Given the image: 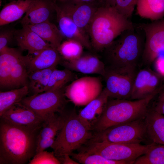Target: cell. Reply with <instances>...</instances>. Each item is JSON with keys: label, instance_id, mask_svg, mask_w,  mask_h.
Returning a JSON list of instances; mask_svg holds the SVG:
<instances>
[{"label": "cell", "instance_id": "f546056e", "mask_svg": "<svg viewBox=\"0 0 164 164\" xmlns=\"http://www.w3.org/2000/svg\"><path fill=\"white\" fill-rule=\"evenodd\" d=\"M76 74L73 71L65 68L60 70L55 69L51 73L45 91L60 89L75 80Z\"/></svg>", "mask_w": 164, "mask_h": 164}, {"label": "cell", "instance_id": "8d00e7d4", "mask_svg": "<svg viewBox=\"0 0 164 164\" xmlns=\"http://www.w3.org/2000/svg\"><path fill=\"white\" fill-rule=\"evenodd\" d=\"M55 138H45L37 139L36 154L44 151L47 148L51 147Z\"/></svg>", "mask_w": 164, "mask_h": 164}, {"label": "cell", "instance_id": "7c38bea8", "mask_svg": "<svg viewBox=\"0 0 164 164\" xmlns=\"http://www.w3.org/2000/svg\"><path fill=\"white\" fill-rule=\"evenodd\" d=\"M164 77L149 67L139 69L136 75L130 100L145 98L159 93L164 87Z\"/></svg>", "mask_w": 164, "mask_h": 164}, {"label": "cell", "instance_id": "8992f818", "mask_svg": "<svg viewBox=\"0 0 164 164\" xmlns=\"http://www.w3.org/2000/svg\"><path fill=\"white\" fill-rule=\"evenodd\" d=\"M82 151L100 154L105 158L133 164L135 160L146 152L152 143L148 145L140 143L125 144L104 141H89Z\"/></svg>", "mask_w": 164, "mask_h": 164}, {"label": "cell", "instance_id": "603a6c76", "mask_svg": "<svg viewBox=\"0 0 164 164\" xmlns=\"http://www.w3.org/2000/svg\"><path fill=\"white\" fill-rule=\"evenodd\" d=\"M25 26L34 31L52 47L57 49L64 38L58 28L50 20Z\"/></svg>", "mask_w": 164, "mask_h": 164}, {"label": "cell", "instance_id": "ffe728a7", "mask_svg": "<svg viewBox=\"0 0 164 164\" xmlns=\"http://www.w3.org/2000/svg\"><path fill=\"white\" fill-rule=\"evenodd\" d=\"M108 99V95L103 89L101 93L87 104L78 114L82 121L91 129L103 112Z\"/></svg>", "mask_w": 164, "mask_h": 164}, {"label": "cell", "instance_id": "7bdbcfd3", "mask_svg": "<svg viewBox=\"0 0 164 164\" xmlns=\"http://www.w3.org/2000/svg\"><path fill=\"white\" fill-rule=\"evenodd\" d=\"M52 2L56 3H60L67 2L70 0H50Z\"/></svg>", "mask_w": 164, "mask_h": 164}, {"label": "cell", "instance_id": "7a4b0ae2", "mask_svg": "<svg viewBox=\"0 0 164 164\" xmlns=\"http://www.w3.org/2000/svg\"><path fill=\"white\" fill-rule=\"evenodd\" d=\"M41 128L21 127L0 119V164L29 163L36 154L37 137Z\"/></svg>", "mask_w": 164, "mask_h": 164}, {"label": "cell", "instance_id": "d6a6232c", "mask_svg": "<svg viewBox=\"0 0 164 164\" xmlns=\"http://www.w3.org/2000/svg\"><path fill=\"white\" fill-rule=\"evenodd\" d=\"M70 156L79 163L84 164H128L126 162L107 159L101 155L81 151L73 153Z\"/></svg>", "mask_w": 164, "mask_h": 164}, {"label": "cell", "instance_id": "cb8c5ba5", "mask_svg": "<svg viewBox=\"0 0 164 164\" xmlns=\"http://www.w3.org/2000/svg\"><path fill=\"white\" fill-rule=\"evenodd\" d=\"M137 13L153 21L164 17V0H137Z\"/></svg>", "mask_w": 164, "mask_h": 164}, {"label": "cell", "instance_id": "5bb4252c", "mask_svg": "<svg viewBox=\"0 0 164 164\" xmlns=\"http://www.w3.org/2000/svg\"><path fill=\"white\" fill-rule=\"evenodd\" d=\"M9 124L31 129L42 127L43 119L21 102L16 103L0 116Z\"/></svg>", "mask_w": 164, "mask_h": 164}, {"label": "cell", "instance_id": "277c9868", "mask_svg": "<svg viewBox=\"0 0 164 164\" xmlns=\"http://www.w3.org/2000/svg\"><path fill=\"white\" fill-rule=\"evenodd\" d=\"M158 93L139 100L109 99L91 130L98 133L113 126L145 118L149 104Z\"/></svg>", "mask_w": 164, "mask_h": 164}, {"label": "cell", "instance_id": "ac0fdd59", "mask_svg": "<svg viewBox=\"0 0 164 164\" xmlns=\"http://www.w3.org/2000/svg\"><path fill=\"white\" fill-rule=\"evenodd\" d=\"M22 27L21 29L15 30L14 38L22 50L28 51V54L37 53L52 46L29 27L25 26Z\"/></svg>", "mask_w": 164, "mask_h": 164}, {"label": "cell", "instance_id": "484cf974", "mask_svg": "<svg viewBox=\"0 0 164 164\" xmlns=\"http://www.w3.org/2000/svg\"><path fill=\"white\" fill-rule=\"evenodd\" d=\"M27 55L19 51L14 61L10 75L11 87L28 85L29 73L26 66Z\"/></svg>", "mask_w": 164, "mask_h": 164}, {"label": "cell", "instance_id": "e0dca14e", "mask_svg": "<svg viewBox=\"0 0 164 164\" xmlns=\"http://www.w3.org/2000/svg\"><path fill=\"white\" fill-rule=\"evenodd\" d=\"M36 54L33 57L27 55L26 66L29 74L36 70L56 67L63 60L57 49L52 46Z\"/></svg>", "mask_w": 164, "mask_h": 164}, {"label": "cell", "instance_id": "8fae6325", "mask_svg": "<svg viewBox=\"0 0 164 164\" xmlns=\"http://www.w3.org/2000/svg\"><path fill=\"white\" fill-rule=\"evenodd\" d=\"M103 90L101 77L85 76L74 80L66 86L65 94L76 105H86L98 97Z\"/></svg>", "mask_w": 164, "mask_h": 164}, {"label": "cell", "instance_id": "2e32d148", "mask_svg": "<svg viewBox=\"0 0 164 164\" xmlns=\"http://www.w3.org/2000/svg\"><path fill=\"white\" fill-rule=\"evenodd\" d=\"M65 68L73 71L86 74H96L102 77L106 72L103 61L94 53L83 54L71 61L62 60L60 63Z\"/></svg>", "mask_w": 164, "mask_h": 164}, {"label": "cell", "instance_id": "d4e9b609", "mask_svg": "<svg viewBox=\"0 0 164 164\" xmlns=\"http://www.w3.org/2000/svg\"><path fill=\"white\" fill-rule=\"evenodd\" d=\"M19 51L8 47L0 51V86L11 88L10 75L13 64Z\"/></svg>", "mask_w": 164, "mask_h": 164}, {"label": "cell", "instance_id": "d590c367", "mask_svg": "<svg viewBox=\"0 0 164 164\" xmlns=\"http://www.w3.org/2000/svg\"><path fill=\"white\" fill-rule=\"evenodd\" d=\"M15 30L9 29H4L0 32V51L8 47V44L14 38Z\"/></svg>", "mask_w": 164, "mask_h": 164}, {"label": "cell", "instance_id": "83f0119b", "mask_svg": "<svg viewBox=\"0 0 164 164\" xmlns=\"http://www.w3.org/2000/svg\"><path fill=\"white\" fill-rule=\"evenodd\" d=\"M56 67L37 70L29 74V89L33 94L45 92L47 86L50 75Z\"/></svg>", "mask_w": 164, "mask_h": 164}, {"label": "cell", "instance_id": "b9f144b4", "mask_svg": "<svg viewBox=\"0 0 164 164\" xmlns=\"http://www.w3.org/2000/svg\"><path fill=\"white\" fill-rule=\"evenodd\" d=\"M75 1L80 2H87V3H90L94 2L98 0H73Z\"/></svg>", "mask_w": 164, "mask_h": 164}, {"label": "cell", "instance_id": "f6af8a7d", "mask_svg": "<svg viewBox=\"0 0 164 164\" xmlns=\"http://www.w3.org/2000/svg\"><path fill=\"white\" fill-rule=\"evenodd\" d=\"M163 89H164V87H163Z\"/></svg>", "mask_w": 164, "mask_h": 164}, {"label": "cell", "instance_id": "f1b7e54d", "mask_svg": "<svg viewBox=\"0 0 164 164\" xmlns=\"http://www.w3.org/2000/svg\"><path fill=\"white\" fill-rule=\"evenodd\" d=\"M66 113L64 111L58 115L56 113L44 120L37 139L45 138H56L62 127Z\"/></svg>", "mask_w": 164, "mask_h": 164}, {"label": "cell", "instance_id": "6da1fadb", "mask_svg": "<svg viewBox=\"0 0 164 164\" xmlns=\"http://www.w3.org/2000/svg\"><path fill=\"white\" fill-rule=\"evenodd\" d=\"M145 40L144 32L138 26L125 31L101 53L106 69H139Z\"/></svg>", "mask_w": 164, "mask_h": 164}, {"label": "cell", "instance_id": "d6986e66", "mask_svg": "<svg viewBox=\"0 0 164 164\" xmlns=\"http://www.w3.org/2000/svg\"><path fill=\"white\" fill-rule=\"evenodd\" d=\"M53 11V2L50 0H34L21 23L22 26H25L50 20Z\"/></svg>", "mask_w": 164, "mask_h": 164}, {"label": "cell", "instance_id": "9c48e42d", "mask_svg": "<svg viewBox=\"0 0 164 164\" xmlns=\"http://www.w3.org/2000/svg\"><path fill=\"white\" fill-rule=\"evenodd\" d=\"M138 26L145 37L140 66L150 67L159 56L164 54V18Z\"/></svg>", "mask_w": 164, "mask_h": 164}, {"label": "cell", "instance_id": "9a60e30c", "mask_svg": "<svg viewBox=\"0 0 164 164\" xmlns=\"http://www.w3.org/2000/svg\"><path fill=\"white\" fill-rule=\"evenodd\" d=\"M58 28L64 38L77 41L86 49L94 53L88 35L81 29L61 9L53 2Z\"/></svg>", "mask_w": 164, "mask_h": 164}, {"label": "cell", "instance_id": "836d02e7", "mask_svg": "<svg viewBox=\"0 0 164 164\" xmlns=\"http://www.w3.org/2000/svg\"><path fill=\"white\" fill-rule=\"evenodd\" d=\"M29 164H60L53 152L43 151L39 152L33 156Z\"/></svg>", "mask_w": 164, "mask_h": 164}, {"label": "cell", "instance_id": "ab89813d", "mask_svg": "<svg viewBox=\"0 0 164 164\" xmlns=\"http://www.w3.org/2000/svg\"><path fill=\"white\" fill-rule=\"evenodd\" d=\"M70 156L69 155H65L57 158L61 164H79L70 158Z\"/></svg>", "mask_w": 164, "mask_h": 164}, {"label": "cell", "instance_id": "ba28073f", "mask_svg": "<svg viewBox=\"0 0 164 164\" xmlns=\"http://www.w3.org/2000/svg\"><path fill=\"white\" fill-rule=\"evenodd\" d=\"M65 87L26 97L21 102L44 121L56 113L64 111L68 102L65 94Z\"/></svg>", "mask_w": 164, "mask_h": 164}, {"label": "cell", "instance_id": "30bf717a", "mask_svg": "<svg viewBox=\"0 0 164 164\" xmlns=\"http://www.w3.org/2000/svg\"><path fill=\"white\" fill-rule=\"evenodd\" d=\"M139 69L113 70L106 69L102 77L105 85L104 89L109 99L130 100L134 80Z\"/></svg>", "mask_w": 164, "mask_h": 164}, {"label": "cell", "instance_id": "5b68a950", "mask_svg": "<svg viewBox=\"0 0 164 164\" xmlns=\"http://www.w3.org/2000/svg\"><path fill=\"white\" fill-rule=\"evenodd\" d=\"M91 129L80 119L75 111L66 113L64 124L51 146L56 157L70 156L92 138Z\"/></svg>", "mask_w": 164, "mask_h": 164}, {"label": "cell", "instance_id": "60d3db41", "mask_svg": "<svg viewBox=\"0 0 164 164\" xmlns=\"http://www.w3.org/2000/svg\"><path fill=\"white\" fill-rule=\"evenodd\" d=\"M116 0H98L101 5L115 6Z\"/></svg>", "mask_w": 164, "mask_h": 164}, {"label": "cell", "instance_id": "4316f807", "mask_svg": "<svg viewBox=\"0 0 164 164\" xmlns=\"http://www.w3.org/2000/svg\"><path fill=\"white\" fill-rule=\"evenodd\" d=\"M28 85L0 92V116L15 104L21 101L29 92Z\"/></svg>", "mask_w": 164, "mask_h": 164}, {"label": "cell", "instance_id": "ee69618b", "mask_svg": "<svg viewBox=\"0 0 164 164\" xmlns=\"http://www.w3.org/2000/svg\"><path fill=\"white\" fill-rule=\"evenodd\" d=\"M10 1H14V0H9Z\"/></svg>", "mask_w": 164, "mask_h": 164}, {"label": "cell", "instance_id": "f35d334b", "mask_svg": "<svg viewBox=\"0 0 164 164\" xmlns=\"http://www.w3.org/2000/svg\"><path fill=\"white\" fill-rule=\"evenodd\" d=\"M157 72L164 77V55L159 56L155 61Z\"/></svg>", "mask_w": 164, "mask_h": 164}, {"label": "cell", "instance_id": "1f68e13d", "mask_svg": "<svg viewBox=\"0 0 164 164\" xmlns=\"http://www.w3.org/2000/svg\"><path fill=\"white\" fill-rule=\"evenodd\" d=\"M134 164H164V145L152 143L149 149L136 159Z\"/></svg>", "mask_w": 164, "mask_h": 164}, {"label": "cell", "instance_id": "44dd1931", "mask_svg": "<svg viewBox=\"0 0 164 164\" xmlns=\"http://www.w3.org/2000/svg\"><path fill=\"white\" fill-rule=\"evenodd\" d=\"M145 121L147 136L153 142L164 145V115L149 109Z\"/></svg>", "mask_w": 164, "mask_h": 164}, {"label": "cell", "instance_id": "52a82bcc", "mask_svg": "<svg viewBox=\"0 0 164 164\" xmlns=\"http://www.w3.org/2000/svg\"><path fill=\"white\" fill-rule=\"evenodd\" d=\"M146 136H147L146 127L144 118L109 127L93 134L89 141L140 143Z\"/></svg>", "mask_w": 164, "mask_h": 164}, {"label": "cell", "instance_id": "74e56055", "mask_svg": "<svg viewBox=\"0 0 164 164\" xmlns=\"http://www.w3.org/2000/svg\"><path fill=\"white\" fill-rule=\"evenodd\" d=\"M157 95V99L152 108L157 112L164 115V89L163 88Z\"/></svg>", "mask_w": 164, "mask_h": 164}, {"label": "cell", "instance_id": "e575fe53", "mask_svg": "<svg viewBox=\"0 0 164 164\" xmlns=\"http://www.w3.org/2000/svg\"><path fill=\"white\" fill-rule=\"evenodd\" d=\"M137 0H116L115 7L121 14L129 19L132 16Z\"/></svg>", "mask_w": 164, "mask_h": 164}, {"label": "cell", "instance_id": "7402d4cb", "mask_svg": "<svg viewBox=\"0 0 164 164\" xmlns=\"http://www.w3.org/2000/svg\"><path fill=\"white\" fill-rule=\"evenodd\" d=\"M33 1L16 0L6 4L0 12V26H4L20 19L26 14Z\"/></svg>", "mask_w": 164, "mask_h": 164}, {"label": "cell", "instance_id": "4fadbf2b", "mask_svg": "<svg viewBox=\"0 0 164 164\" xmlns=\"http://www.w3.org/2000/svg\"><path fill=\"white\" fill-rule=\"evenodd\" d=\"M56 4L81 29L87 33L88 26L95 12L101 5L98 1L87 3L70 0Z\"/></svg>", "mask_w": 164, "mask_h": 164}, {"label": "cell", "instance_id": "4dcf8cb0", "mask_svg": "<svg viewBox=\"0 0 164 164\" xmlns=\"http://www.w3.org/2000/svg\"><path fill=\"white\" fill-rule=\"evenodd\" d=\"M84 48L77 41L66 39L61 43L57 50L63 60L71 61L79 58L83 54Z\"/></svg>", "mask_w": 164, "mask_h": 164}, {"label": "cell", "instance_id": "3957f363", "mask_svg": "<svg viewBox=\"0 0 164 164\" xmlns=\"http://www.w3.org/2000/svg\"><path fill=\"white\" fill-rule=\"evenodd\" d=\"M134 25L115 6H100L87 31L94 53H101L123 32Z\"/></svg>", "mask_w": 164, "mask_h": 164}]
</instances>
